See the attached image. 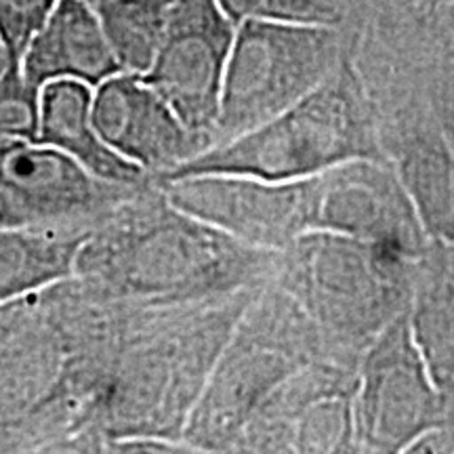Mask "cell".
I'll return each instance as SVG.
<instances>
[{
    "mask_svg": "<svg viewBox=\"0 0 454 454\" xmlns=\"http://www.w3.org/2000/svg\"><path fill=\"white\" fill-rule=\"evenodd\" d=\"M276 257L181 211L150 184L93 227L74 280L122 303H187L253 286Z\"/></svg>",
    "mask_w": 454,
    "mask_h": 454,
    "instance_id": "cell-1",
    "label": "cell"
},
{
    "mask_svg": "<svg viewBox=\"0 0 454 454\" xmlns=\"http://www.w3.org/2000/svg\"><path fill=\"white\" fill-rule=\"evenodd\" d=\"M357 158L381 160V152L364 90L343 57L328 81L288 110L238 137L207 147L154 184L204 173L301 181Z\"/></svg>",
    "mask_w": 454,
    "mask_h": 454,
    "instance_id": "cell-2",
    "label": "cell"
},
{
    "mask_svg": "<svg viewBox=\"0 0 454 454\" xmlns=\"http://www.w3.org/2000/svg\"><path fill=\"white\" fill-rule=\"evenodd\" d=\"M340 61L334 26L261 20L238 24L213 145L288 110L328 81Z\"/></svg>",
    "mask_w": 454,
    "mask_h": 454,
    "instance_id": "cell-3",
    "label": "cell"
},
{
    "mask_svg": "<svg viewBox=\"0 0 454 454\" xmlns=\"http://www.w3.org/2000/svg\"><path fill=\"white\" fill-rule=\"evenodd\" d=\"M288 253V286L301 311L348 339H374L394 320L412 259L356 240L311 231Z\"/></svg>",
    "mask_w": 454,
    "mask_h": 454,
    "instance_id": "cell-4",
    "label": "cell"
},
{
    "mask_svg": "<svg viewBox=\"0 0 454 454\" xmlns=\"http://www.w3.org/2000/svg\"><path fill=\"white\" fill-rule=\"evenodd\" d=\"M412 333L411 316H395L368 345L354 385V448L406 452L440 429L442 397Z\"/></svg>",
    "mask_w": 454,
    "mask_h": 454,
    "instance_id": "cell-5",
    "label": "cell"
},
{
    "mask_svg": "<svg viewBox=\"0 0 454 454\" xmlns=\"http://www.w3.org/2000/svg\"><path fill=\"white\" fill-rule=\"evenodd\" d=\"M156 185L181 211L261 251H286L311 231L314 177L268 181L204 173Z\"/></svg>",
    "mask_w": 454,
    "mask_h": 454,
    "instance_id": "cell-6",
    "label": "cell"
},
{
    "mask_svg": "<svg viewBox=\"0 0 454 454\" xmlns=\"http://www.w3.org/2000/svg\"><path fill=\"white\" fill-rule=\"evenodd\" d=\"M236 27L217 0H175L160 49L144 74L207 147L213 145Z\"/></svg>",
    "mask_w": 454,
    "mask_h": 454,
    "instance_id": "cell-7",
    "label": "cell"
},
{
    "mask_svg": "<svg viewBox=\"0 0 454 454\" xmlns=\"http://www.w3.org/2000/svg\"><path fill=\"white\" fill-rule=\"evenodd\" d=\"M144 187L101 179L38 139H0V190L27 225L95 227Z\"/></svg>",
    "mask_w": 454,
    "mask_h": 454,
    "instance_id": "cell-8",
    "label": "cell"
},
{
    "mask_svg": "<svg viewBox=\"0 0 454 454\" xmlns=\"http://www.w3.org/2000/svg\"><path fill=\"white\" fill-rule=\"evenodd\" d=\"M311 231L356 238L412 261L427 242L400 175L374 158H357L314 177Z\"/></svg>",
    "mask_w": 454,
    "mask_h": 454,
    "instance_id": "cell-9",
    "label": "cell"
},
{
    "mask_svg": "<svg viewBox=\"0 0 454 454\" xmlns=\"http://www.w3.org/2000/svg\"><path fill=\"white\" fill-rule=\"evenodd\" d=\"M93 118L106 144L144 168L152 184L207 147L139 74L118 72L101 82L93 95Z\"/></svg>",
    "mask_w": 454,
    "mask_h": 454,
    "instance_id": "cell-10",
    "label": "cell"
},
{
    "mask_svg": "<svg viewBox=\"0 0 454 454\" xmlns=\"http://www.w3.org/2000/svg\"><path fill=\"white\" fill-rule=\"evenodd\" d=\"M21 72L41 90L53 81H78L98 89L122 72L107 41L98 9L84 0H57L27 44Z\"/></svg>",
    "mask_w": 454,
    "mask_h": 454,
    "instance_id": "cell-11",
    "label": "cell"
},
{
    "mask_svg": "<svg viewBox=\"0 0 454 454\" xmlns=\"http://www.w3.org/2000/svg\"><path fill=\"white\" fill-rule=\"evenodd\" d=\"M95 89L78 81L44 84L38 98V141L59 147L98 177L129 187H144L152 177L124 160L101 137L93 118Z\"/></svg>",
    "mask_w": 454,
    "mask_h": 454,
    "instance_id": "cell-12",
    "label": "cell"
},
{
    "mask_svg": "<svg viewBox=\"0 0 454 454\" xmlns=\"http://www.w3.org/2000/svg\"><path fill=\"white\" fill-rule=\"evenodd\" d=\"M93 227L0 225V309L76 276Z\"/></svg>",
    "mask_w": 454,
    "mask_h": 454,
    "instance_id": "cell-13",
    "label": "cell"
},
{
    "mask_svg": "<svg viewBox=\"0 0 454 454\" xmlns=\"http://www.w3.org/2000/svg\"><path fill=\"white\" fill-rule=\"evenodd\" d=\"M400 175L427 236L454 244V152L435 137L411 144Z\"/></svg>",
    "mask_w": 454,
    "mask_h": 454,
    "instance_id": "cell-14",
    "label": "cell"
},
{
    "mask_svg": "<svg viewBox=\"0 0 454 454\" xmlns=\"http://www.w3.org/2000/svg\"><path fill=\"white\" fill-rule=\"evenodd\" d=\"M175 0H107L98 13L122 72L144 74L160 49Z\"/></svg>",
    "mask_w": 454,
    "mask_h": 454,
    "instance_id": "cell-15",
    "label": "cell"
},
{
    "mask_svg": "<svg viewBox=\"0 0 454 454\" xmlns=\"http://www.w3.org/2000/svg\"><path fill=\"white\" fill-rule=\"evenodd\" d=\"M412 333L440 389L454 383V299L431 297L411 317Z\"/></svg>",
    "mask_w": 454,
    "mask_h": 454,
    "instance_id": "cell-16",
    "label": "cell"
},
{
    "mask_svg": "<svg viewBox=\"0 0 454 454\" xmlns=\"http://www.w3.org/2000/svg\"><path fill=\"white\" fill-rule=\"evenodd\" d=\"M236 24L248 20L334 26L343 21V0H217Z\"/></svg>",
    "mask_w": 454,
    "mask_h": 454,
    "instance_id": "cell-17",
    "label": "cell"
},
{
    "mask_svg": "<svg viewBox=\"0 0 454 454\" xmlns=\"http://www.w3.org/2000/svg\"><path fill=\"white\" fill-rule=\"evenodd\" d=\"M38 98L41 90L26 81L21 67L0 76V139H38Z\"/></svg>",
    "mask_w": 454,
    "mask_h": 454,
    "instance_id": "cell-18",
    "label": "cell"
},
{
    "mask_svg": "<svg viewBox=\"0 0 454 454\" xmlns=\"http://www.w3.org/2000/svg\"><path fill=\"white\" fill-rule=\"evenodd\" d=\"M55 4L57 0H0V38L7 44L11 61L17 67H21L27 44Z\"/></svg>",
    "mask_w": 454,
    "mask_h": 454,
    "instance_id": "cell-19",
    "label": "cell"
},
{
    "mask_svg": "<svg viewBox=\"0 0 454 454\" xmlns=\"http://www.w3.org/2000/svg\"><path fill=\"white\" fill-rule=\"evenodd\" d=\"M0 225H27L3 190H0Z\"/></svg>",
    "mask_w": 454,
    "mask_h": 454,
    "instance_id": "cell-20",
    "label": "cell"
},
{
    "mask_svg": "<svg viewBox=\"0 0 454 454\" xmlns=\"http://www.w3.org/2000/svg\"><path fill=\"white\" fill-rule=\"evenodd\" d=\"M11 67H17V66L13 64V61H11L7 44H4L3 38H0V76H3V74L7 70H11Z\"/></svg>",
    "mask_w": 454,
    "mask_h": 454,
    "instance_id": "cell-21",
    "label": "cell"
},
{
    "mask_svg": "<svg viewBox=\"0 0 454 454\" xmlns=\"http://www.w3.org/2000/svg\"><path fill=\"white\" fill-rule=\"evenodd\" d=\"M84 3H89L90 7H99V4H104V3H107V0H84Z\"/></svg>",
    "mask_w": 454,
    "mask_h": 454,
    "instance_id": "cell-22",
    "label": "cell"
}]
</instances>
